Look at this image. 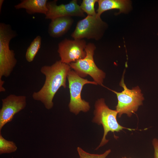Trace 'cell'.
<instances>
[{"label": "cell", "instance_id": "cell-1", "mask_svg": "<svg viewBox=\"0 0 158 158\" xmlns=\"http://www.w3.org/2000/svg\"><path fill=\"white\" fill-rule=\"evenodd\" d=\"M71 68L69 64L60 60L50 66H42L40 71L45 76V82L39 91L33 93V99L42 102L47 109H51L54 105L53 100L56 92L61 87H66V78Z\"/></svg>", "mask_w": 158, "mask_h": 158}, {"label": "cell", "instance_id": "cell-2", "mask_svg": "<svg viewBox=\"0 0 158 158\" xmlns=\"http://www.w3.org/2000/svg\"><path fill=\"white\" fill-rule=\"evenodd\" d=\"M17 34L10 25L0 23V80L10 76L17 63L14 51L10 49L9 43Z\"/></svg>", "mask_w": 158, "mask_h": 158}, {"label": "cell", "instance_id": "cell-3", "mask_svg": "<svg viewBox=\"0 0 158 158\" xmlns=\"http://www.w3.org/2000/svg\"><path fill=\"white\" fill-rule=\"evenodd\" d=\"M94 117L92 121L99 125H102L103 127L104 133L101 141L97 148L98 149L107 143L109 140L106 139V136L109 132L114 133L119 132L123 129H126L130 131L135 129L127 128L121 125L118 122L117 116L118 115L116 110L109 109L106 105L104 99H98L95 102Z\"/></svg>", "mask_w": 158, "mask_h": 158}, {"label": "cell", "instance_id": "cell-4", "mask_svg": "<svg viewBox=\"0 0 158 158\" xmlns=\"http://www.w3.org/2000/svg\"><path fill=\"white\" fill-rule=\"evenodd\" d=\"M124 72L120 85L123 88V90L118 92L109 89L115 93L117 96L118 103L116 107V111L118 113L119 118L123 114H127L129 117L136 112L140 106L142 105L144 100L143 94L138 86L132 88L128 89L124 82Z\"/></svg>", "mask_w": 158, "mask_h": 158}, {"label": "cell", "instance_id": "cell-5", "mask_svg": "<svg viewBox=\"0 0 158 158\" xmlns=\"http://www.w3.org/2000/svg\"><path fill=\"white\" fill-rule=\"evenodd\" d=\"M67 78L70 90V100L68 107L71 112L78 114L80 111L86 112L90 109L89 103L82 99L81 92L84 85L87 84L97 85L95 81H91L80 77L75 71L71 70Z\"/></svg>", "mask_w": 158, "mask_h": 158}, {"label": "cell", "instance_id": "cell-6", "mask_svg": "<svg viewBox=\"0 0 158 158\" xmlns=\"http://www.w3.org/2000/svg\"><path fill=\"white\" fill-rule=\"evenodd\" d=\"M95 49L96 46L94 43L87 44L85 48L86 53L85 57L69 65L80 77L89 75L97 84L103 86L102 84L105 74L98 68L94 62L93 56Z\"/></svg>", "mask_w": 158, "mask_h": 158}, {"label": "cell", "instance_id": "cell-7", "mask_svg": "<svg viewBox=\"0 0 158 158\" xmlns=\"http://www.w3.org/2000/svg\"><path fill=\"white\" fill-rule=\"evenodd\" d=\"M105 23L97 15L87 16L77 23L75 29L71 36L74 39L99 40L106 26Z\"/></svg>", "mask_w": 158, "mask_h": 158}, {"label": "cell", "instance_id": "cell-8", "mask_svg": "<svg viewBox=\"0 0 158 158\" xmlns=\"http://www.w3.org/2000/svg\"><path fill=\"white\" fill-rule=\"evenodd\" d=\"M83 39L73 40L65 39L58 44L57 51L63 63L68 64L84 58L86 56L87 45Z\"/></svg>", "mask_w": 158, "mask_h": 158}, {"label": "cell", "instance_id": "cell-9", "mask_svg": "<svg viewBox=\"0 0 158 158\" xmlns=\"http://www.w3.org/2000/svg\"><path fill=\"white\" fill-rule=\"evenodd\" d=\"M2 107L0 110V132L4 126L11 121L14 115L24 109L26 105L24 95L11 94L2 99Z\"/></svg>", "mask_w": 158, "mask_h": 158}, {"label": "cell", "instance_id": "cell-10", "mask_svg": "<svg viewBox=\"0 0 158 158\" xmlns=\"http://www.w3.org/2000/svg\"><path fill=\"white\" fill-rule=\"evenodd\" d=\"M57 0L48 1L47 6V11L45 15L46 19L51 20L60 17L85 16L84 12L80 6L79 5L76 0L71 1L66 4L57 5Z\"/></svg>", "mask_w": 158, "mask_h": 158}, {"label": "cell", "instance_id": "cell-11", "mask_svg": "<svg viewBox=\"0 0 158 158\" xmlns=\"http://www.w3.org/2000/svg\"><path fill=\"white\" fill-rule=\"evenodd\" d=\"M73 22L71 17H63L51 20L49 24L48 32L53 37L62 36L70 30Z\"/></svg>", "mask_w": 158, "mask_h": 158}, {"label": "cell", "instance_id": "cell-12", "mask_svg": "<svg viewBox=\"0 0 158 158\" xmlns=\"http://www.w3.org/2000/svg\"><path fill=\"white\" fill-rule=\"evenodd\" d=\"M98 7L97 15L100 16L104 12L110 10L117 9L119 11L116 14L128 12L131 8V2L126 0H98Z\"/></svg>", "mask_w": 158, "mask_h": 158}, {"label": "cell", "instance_id": "cell-13", "mask_svg": "<svg viewBox=\"0 0 158 158\" xmlns=\"http://www.w3.org/2000/svg\"><path fill=\"white\" fill-rule=\"evenodd\" d=\"M47 0H23L15 5L17 9H25L26 12L29 14L40 13L46 14L48 9L47 6Z\"/></svg>", "mask_w": 158, "mask_h": 158}, {"label": "cell", "instance_id": "cell-14", "mask_svg": "<svg viewBox=\"0 0 158 158\" xmlns=\"http://www.w3.org/2000/svg\"><path fill=\"white\" fill-rule=\"evenodd\" d=\"M42 38L37 36L32 41L28 48L25 54V58L28 62H32L39 50L41 44Z\"/></svg>", "mask_w": 158, "mask_h": 158}, {"label": "cell", "instance_id": "cell-15", "mask_svg": "<svg viewBox=\"0 0 158 158\" xmlns=\"http://www.w3.org/2000/svg\"><path fill=\"white\" fill-rule=\"evenodd\" d=\"M17 147L13 141L7 140L2 136L0 132V154L10 153L16 151Z\"/></svg>", "mask_w": 158, "mask_h": 158}, {"label": "cell", "instance_id": "cell-16", "mask_svg": "<svg viewBox=\"0 0 158 158\" xmlns=\"http://www.w3.org/2000/svg\"><path fill=\"white\" fill-rule=\"evenodd\" d=\"M98 0H83L80 6L82 10L87 13V16H95L97 15L94 6Z\"/></svg>", "mask_w": 158, "mask_h": 158}, {"label": "cell", "instance_id": "cell-17", "mask_svg": "<svg viewBox=\"0 0 158 158\" xmlns=\"http://www.w3.org/2000/svg\"><path fill=\"white\" fill-rule=\"evenodd\" d=\"M77 150L80 158H106L111 152V150L109 149L102 154H92L85 152L79 147H77Z\"/></svg>", "mask_w": 158, "mask_h": 158}, {"label": "cell", "instance_id": "cell-18", "mask_svg": "<svg viewBox=\"0 0 158 158\" xmlns=\"http://www.w3.org/2000/svg\"><path fill=\"white\" fill-rule=\"evenodd\" d=\"M152 142L154 149V158H158V139L154 138Z\"/></svg>", "mask_w": 158, "mask_h": 158}, {"label": "cell", "instance_id": "cell-19", "mask_svg": "<svg viewBox=\"0 0 158 158\" xmlns=\"http://www.w3.org/2000/svg\"><path fill=\"white\" fill-rule=\"evenodd\" d=\"M4 0H0V13H1L2 5L4 3Z\"/></svg>", "mask_w": 158, "mask_h": 158}, {"label": "cell", "instance_id": "cell-20", "mask_svg": "<svg viewBox=\"0 0 158 158\" xmlns=\"http://www.w3.org/2000/svg\"><path fill=\"white\" fill-rule=\"evenodd\" d=\"M121 158H131V157L128 158L126 157H122Z\"/></svg>", "mask_w": 158, "mask_h": 158}]
</instances>
